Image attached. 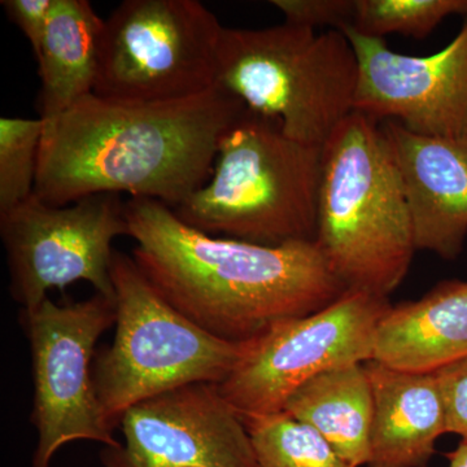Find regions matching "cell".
I'll use <instances>...</instances> for the list:
<instances>
[{
	"label": "cell",
	"instance_id": "obj_1",
	"mask_svg": "<svg viewBox=\"0 0 467 467\" xmlns=\"http://www.w3.org/2000/svg\"><path fill=\"white\" fill-rule=\"evenodd\" d=\"M245 106L223 88L167 103L88 95L45 121L34 195L66 207L129 193L174 209L213 173L218 147Z\"/></svg>",
	"mask_w": 467,
	"mask_h": 467
},
{
	"label": "cell",
	"instance_id": "obj_2",
	"mask_svg": "<svg viewBox=\"0 0 467 467\" xmlns=\"http://www.w3.org/2000/svg\"><path fill=\"white\" fill-rule=\"evenodd\" d=\"M133 259L165 300L207 333L234 343L304 317L346 292L315 242L261 245L209 235L150 199L125 204Z\"/></svg>",
	"mask_w": 467,
	"mask_h": 467
},
{
	"label": "cell",
	"instance_id": "obj_3",
	"mask_svg": "<svg viewBox=\"0 0 467 467\" xmlns=\"http://www.w3.org/2000/svg\"><path fill=\"white\" fill-rule=\"evenodd\" d=\"M322 150L316 245L347 291L389 299L417 248L382 124L355 110Z\"/></svg>",
	"mask_w": 467,
	"mask_h": 467
},
{
	"label": "cell",
	"instance_id": "obj_4",
	"mask_svg": "<svg viewBox=\"0 0 467 467\" xmlns=\"http://www.w3.org/2000/svg\"><path fill=\"white\" fill-rule=\"evenodd\" d=\"M322 150L245 109L221 140L208 182L171 211L221 238L261 245L315 242Z\"/></svg>",
	"mask_w": 467,
	"mask_h": 467
},
{
	"label": "cell",
	"instance_id": "obj_5",
	"mask_svg": "<svg viewBox=\"0 0 467 467\" xmlns=\"http://www.w3.org/2000/svg\"><path fill=\"white\" fill-rule=\"evenodd\" d=\"M358 61L339 30L223 27L217 86L245 109L275 119L292 140L324 147L355 112Z\"/></svg>",
	"mask_w": 467,
	"mask_h": 467
},
{
	"label": "cell",
	"instance_id": "obj_6",
	"mask_svg": "<svg viewBox=\"0 0 467 467\" xmlns=\"http://www.w3.org/2000/svg\"><path fill=\"white\" fill-rule=\"evenodd\" d=\"M110 276L116 334L97 350L92 379L113 430L138 402L189 384H220L232 373L245 342L221 339L193 324L155 290L133 256L115 250Z\"/></svg>",
	"mask_w": 467,
	"mask_h": 467
},
{
	"label": "cell",
	"instance_id": "obj_7",
	"mask_svg": "<svg viewBox=\"0 0 467 467\" xmlns=\"http://www.w3.org/2000/svg\"><path fill=\"white\" fill-rule=\"evenodd\" d=\"M223 27L198 0L119 3L104 18L92 94L119 103H167L212 90Z\"/></svg>",
	"mask_w": 467,
	"mask_h": 467
},
{
	"label": "cell",
	"instance_id": "obj_8",
	"mask_svg": "<svg viewBox=\"0 0 467 467\" xmlns=\"http://www.w3.org/2000/svg\"><path fill=\"white\" fill-rule=\"evenodd\" d=\"M116 319V299L97 292L84 301L57 304L47 297L36 309H21L32 350V422L38 432L32 467H50L67 442L121 444L103 416L92 379L97 344Z\"/></svg>",
	"mask_w": 467,
	"mask_h": 467
},
{
	"label": "cell",
	"instance_id": "obj_9",
	"mask_svg": "<svg viewBox=\"0 0 467 467\" xmlns=\"http://www.w3.org/2000/svg\"><path fill=\"white\" fill-rule=\"evenodd\" d=\"M389 299L346 291L326 308L285 319L245 342L220 392L242 416L276 413L312 378L373 359L378 324Z\"/></svg>",
	"mask_w": 467,
	"mask_h": 467
},
{
	"label": "cell",
	"instance_id": "obj_10",
	"mask_svg": "<svg viewBox=\"0 0 467 467\" xmlns=\"http://www.w3.org/2000/svg\"><path fill=\"white\" fill-rule=\"evenodd\" d=\"M125 204L117 193L86 196L66 207L46 204L33 195L0 214L12 299L24 310H33L47 299L48 291L77 281L116 299L112 243L129 235Z\"/></svg>",
	"mask_w": 467,
	"mask_h": 467
},
{
	"label": "cell",
	"instance_id": "obj_11",
	"mask_svg": "<svg viewBox=\"0 0 467 467\" xmlns=\"http://www.w3.org/2000/svg\"><path fill=\"white\" fill-rule=\"evenodd\" d=\"M124 442L106 447L104 467H257L242 414L214 383L147 399L119 423Z\"/></svg>",
	"mask_w": 467,
	"mask_h": 467
},
{
	"label": "cell",
	"instance_id": "obj_12",
	"mask_svg": "<svg viewBox=\"0 0 467 467\" xmlns=\"http://www.w3.org/2000/svg\"><path fill=\"white\" fill-rule=\"evenodd\" d=\"M358 61L356 112L400 122L411 133L467 142V18L456 38L429 57L389 50L383 38L346 27Z\"/></svg>",
	"mask_w": 467,
	"mask_h": 467
},
{
	"label": "cell",
	"instance_id": "obj_13",
	"mask_svg": "<svg viewBox=\"0 0 467 467\" xmlns=\"http://www.w3.org/2000/svg\"><path fill=\"white\" fill-rule=\"evenodd\" d=\"M400 174L417 250L453 260L467 236V142L380 122Z\"/></svg>",
	"mask_w": 467,
	"mask_h": 467
},
{
	"label": "cell",
	"instance_id": "obj_14",
	"mask_svg": "<svg viewBox=\"0 0 467 467\" xmlns=\"http://www.w3.org/2000/svg\"><path fill=\"white\" fill-rule=\"evenodd\" d=\"M365 368L374 400L368 467H427L436 441L448 434L438 378L395 370L374 359Z\"/></svg>",
	"mask_w": 467,
	"mask_h": 467
},
{
	"label": "cell",
	"instance_id": "obj_15",
	"mask_svg": "<svg viewBox=\"0 0 467 467\" xmlns=\"http://www.w3.org/2000/svg\"><path fill=\"white\" fill-rule=\"evenodd\" d=\"M466 358L467 282H441L378 324L373 359L395 370L434 374Z\"/></svg>",
	"mask_w": 467,
	"mask_h": 467
},
{
	"label": "cell",
	"instance_id": "obj_16",
	"mask_svg": "<svg viewBox=\"0 0 467 467\" xmlns=\"http://www.w3.org/2000/svg\"><path fill=\"white\" fill-rule=\"evenodd\" d=\"M104 18L88 0H55L36 52L39 119L50 121L94 92Z\"/></svg>",
	"mask_w": 467,
	"mask_h": 467
},
{
	"label": "cell",
	"instance_id": "obj_17",
	"mask_svg": "<svg viewBox=\"0 0 467 467\" xmlns=\"http://www.w3.org/2000/svg\"><path fill=\"white\" fill-rule=\"evenodd\" d=\"M282 410L317 430L350 467L368 466L374 400L365 364L312 378Z\"/></svg>",
	"mask_w": 467,
	"mask_h": 467
},
{
	"label": "cell",
	"instance_id": "obj_18",
	"mask_svg": "<svg viewBox=\"0 0 467 467\" xmlns=\"http://www.w3.org/2000/svg\"><path fill=\"white\" fill-rule=\"evenodd\" d=\"M242 417L257 467H350L317 430L285 410Z\"/></svg>",
	"mask_w": 467,
	"mask_h": 467
},
{
	"label": "cell",
	"instance_id": "obj_19",
	"mask_svg": "<svg viewBox=\"0 0 467 467\" xmlns=\"http://www.w3.org/2000/svg\"><path fill=\"white\" fill-rule=\"evenodd\" d=\"M43 130L42 119H0V214L34 195Z\"/></svg>",
	"mask_w": 467,
	"mask_h": 467
},
{
	"label": "cell",
	"instance_id": "obj_20",
	"mask_svg": "<svg viewBox=\"0 0 467 467\" xmlns=\"http://www.w3.org/2000/svg\"><path fill=\"white\" fill-rule=\"evenodd\" d=\"M451 15L467 17V0H356L349 27L371 38L400 33L422 39Z\"/></svg>",
	"mask_w": 467,
	"mask_h": 467
},
{
	"label": "cell",
	"instance_id": "obj_21",
	"mask_svg": "<svg viewBox=\"0 0 467 467\" xmlns=\"http://www.w3.org/2000/svg\"><path fill=\"white\" fill-rule=\"evenodd\" d=\"M282 12L285 23L309 27L328 26L343 32L353 26L356 0H272Z\"/></svg>",
	"mask_w": 467,
	"mask_h": 467
},
{
	"label": "cell",
	"instance_id": "obj_22",
	"mask_svg": "<svg viewBox=\"0 0 467 467\" xmlns=\"http://www.w3.org/2000/svg\"><path fill=\"white\" fill-rule=\"evenodd\" d=\"M434 374L444 400L448 432L467 441V358Z\"/></svg>",
	"mask_w": 467,
	"mask_h": 467
},
{
	"label": "cell",
	"instance_id": "obj_23",
	"mask_svg": "<svg viewBox=\"0 0 467 467\" xmlns=\"http://www.w3.org/2000/svg\"><path fill=\"white\" fill-rule=\"evenodd\" d=\"M55 0H2L9 20L18 26L32 46L34 55L41 47Z\"/></svg>",
	"mask_w": 467,
	"mask_h": 467
},
{
	"label": "cell",
	"instance_id": "obj_24",
	"mask_svg": "<svg viewBox=\"0 0 467 467\" xmlns=\"http://www.w3.org/2000/svg\"><path fill=\"white\" fill-rule=\"evenodd\" d=\"M450 467H467V441H461L456 450L447 454Z\"/></svg>",
	"mask_w": 467,
	"mask_h": 467
}]
</instances>
